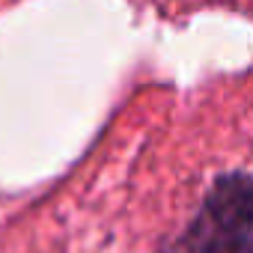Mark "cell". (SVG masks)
Wrapping results in <instances>:
<instances>
[{
  "label": "cell",
  "instance_id": "cell-1",
  "mask_svg": "<svg viewBox=\"0 0 253 253\" xmlns=\"http://www.w3.org/2000/svg\"><path fill=\"white\" fill-rule=\"evenodd\" d=\"M185 253H253V176H232L203 203L182 238Z\"/></svg>",
  "mask_w": 253,
  "mask_h": 253
}]
</instances>
